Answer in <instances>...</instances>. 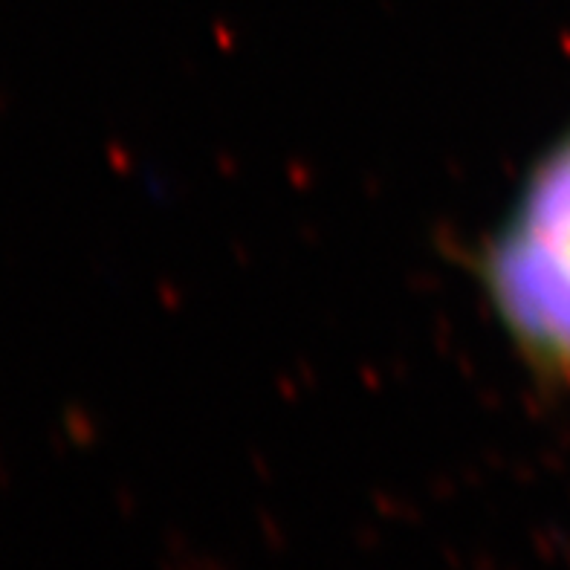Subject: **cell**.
<instances>
[{"label":"cell","instance_id":"6da1fadb","mask_svg":"<svg viewBox=\"0 0 570 570\" xmlns=\"http://www.w3.org/2000/svg\"><path fill=\"white\" fill-rule=\"evenodd\" d=\"M475 275L524 368L570 388V122L524 171Z\"/></svg>","mask_w":570,"mask_h":570}]
</instances>
